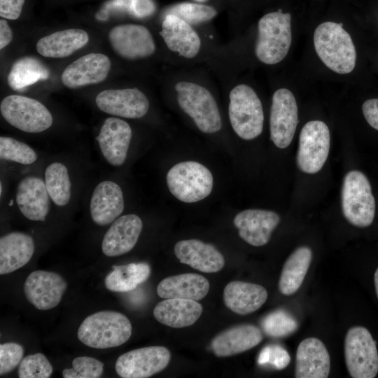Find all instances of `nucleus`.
Segmentation results:
<instances>
[{
    "label": "nucleus",
    "mask_w": 378,
    "mask_h": 378,
    "mask_svg": "<svg viewBox=\"0 0 378 378\" xmlns=\"http://www.w3.org/2000/svg\"><path fill=\"white\" fill-rule=\"evenodd\" d=\"M298 326V321L288 312L277 309L265 316L261 327L265 334L273 337H282L294 332Z\"/></svg>",
    "instance_id": "nucleus-35"
},
{
    "label": "nucleus",
    "mask_w": 378,
    "mask_h": 378,
    "mask_svg": "<svg viewBox=\"0 0 378 378\" xmlns=\"http://www.w3.org/2000/svg\"><path fill=\"white\" fill-rule=\"evenodd\" d=\"M330 369V355L320 340L308 337L299 344L296 351V378H326Z\"/></svg>",
    "instance_id": "nucleus-20"
},
{
    "label": "nucleus",
    "mask_w": 378,
    "mask_h": 378,
    "mask_svg": "<svg viewBox=\"0 0 378 378\" xmlns=\"http://www.w3.org/2000/svg\"><path fill=\"white\" fill-rule=\"evenodd\" d=\"M132 134L131 127L125 120L114 117L104 120L97 141L102 155L110 164L117 167L125 162Z\"/></svg>",
    "instance_id": "nucleus-18"
},
{
    "label": "nucleus",
    "mask_w": 378,
    "mask_h": 378,
    "mask_svg": "<svg viewBox=\"0 0 378 378\" xmlns=\"http://www.w3.org/2000/svg\"><path fill=\"white\" fill-rule=\"evenodd\" d=\"M166 179L170 192L186 203L196 202L209 196L214 183L209 169L195 161L175 164L167 172Z\"/></svg>",
    "instance_id": "nucleus-7"
},
{
    "label": "nucleus",
    "mask_w": 378,
    "mask_h": 378,
    "mask_svg": "<svg viewBox=\"0 0 378 378\" xmlns=\"http://www.w3.org/2000/svg\"><path fill=\"white\" fill-rule=\"evenodd\" d=\"M23 347L15 342H6L0 345V374L3 375L14 370L22 360Z\"/></svg>",
    "instance_id": "nucleus-41"
},
{
    "label": "nucleus",
    "mask_w": 378,
    "mask_h": 378,
    "mask_svg": "<svg viewBox=\"0 0 378 378\" xmlns=\"http://www.w3.org/2000/svg\"><path fill=\"white\" fill-rule=\"evenodd\" d=\"M267 296V291L262 286L241 281H232L223 290L225 306L240 315L257 311L266 302Z\"/></svg>",
    "instance_id": "nucleus-26"
},
{
    "label": "nucleus",
    "mask_w": 378,
    "mask_h": 378,
    "mask_svg": "<svg viewBox=\"0 0 378 378\" xmlns=\"http://www.w3.org/2000/svg\"><path fill=\"white\" fill-rule=\"evenodd\" d=\"M292 40L291 16L281 10L262 16L258 24L255 53L266 64H275L287 55Z\"/></svg>",
    "instance_id": "nucleus-3"
},
{
    "label": "nucleus",
    "mask_w": 378,
    "mask_h": 378,
    "mask_svg": "<svg viewBox=\"0 0 378 378\" xmlns=\"http://www.w3.org/2000/svg\"><path fill=\"white\" fill-rule=\"evenodd\" d=\"M104 279L106 288L113 292H128L146 281L150 276V267L145 262L113 265Z\"/></svg>",
    "instance_id": "nucleus-32"
},
{
    "label": "nucleus",
    "mask_w": 378,
    "mask_h": 378,
    "mask_svg": "<svg viewBox=\"0 0 378 378\" xmlns=\"http://www.w3.org/2000/svg\"><path fill=\"white\" fill-rule=\"evenodd\" d=\"M45 183L50 197L57 206L66 205L71 198V181L66 167L60 162L49 164L45 171Z\"/></svg>",
    "instance_id": "nucleus-34"
},
{
    "label": "nucleus",
    "mask_w": 378,
    "mask_h": 378,
    "mask_svg": "<svg viewBox=\"0 0 378 378\" xmlns=\"http://www.w3.org/2000/svg\"><path fill=\"white\" fill-rule=\"evenodd\" d=\"M344 357L348 372L353 378H374L378 372V351L370 331L354 326L346 332Z\"/></svg>",
    "instance_id": "nucleus-9"
},
{
    "label": "nucleus",
    "mask_w": 378,
    "mask_h": 378,
    "mask_svg": "<svg viewBox=\"0 0 378 378\" xmlns=\"http://www.w3.org/2000/svg\"><path fill=\"white\" fill-rule=\"evenodd\" d=\"M89 41L88 34L80 29L57 31L42 37L36 43V50L42 56L63 58L72 55L85 46Z\"/></svg>",
    "instance_id": "nucleus-30"
},
{
    "label": "nucleus",
    "mask_w": 378,
    "mask_h": 378,
    "mask_svg": "<svg viewBox=\"0 0 378 378\" xmlns=\"http://www.w3.org/2000/svg\"><path fill=\"white\" fill-rule=\"evenodd\" d=\"M95 101L103 112L126 118H141L149 109L148 98L136 88L105 90L97 95Z\"/></svg>",
    "instance_id": "nucleus-15"
},
{
    "label": "nucleus",
    "mask_w": 378,
    "mask_h": 378,
    "mask_svg": "<svg viewBox=\"0 0 378 378\" xmlns=\"http://www.w3.org/2000/svg\"><path fill=\"white\" fill-rule=\"evenodd\" d=\"M13 32L7 21L0 20V49L2 50L12 41Z\"/></svg>",
    "instance_id": "nucleus-44"
},
{
    "label": "nucleus",
    "mask_w": 378,
    "mask_h": 378,
    "mask_svg": "<svg viewBox=\"0 0 378 378\" xmlns=\"http://www.w3.org/2000/svg\"><path fill=\"white\" fill-rule=\"evenodd\" d=\"M104 371V363L90 356H79L72 361V368L64 369V378H98Z\"/></svg>",
    "instance_id": "nucleus-39"
},
{
    "label": "nucleus",
    "mask_w": 378,
    "mask_h": 378,
    "mask_svg": "<svg viewBox=\"0 0 378 378\" xmlns=\"http://www.w3.org/2000/svg\"><path fill=\"white\" fill-rule=\"evenodd\" d=\"M170 358V351L164 346L142 347L120 355L115 368L122 378H146L163 370Z\"/></svg>",
    "instance_id": "nucleus-11"
},
{
    "label": "nucleus",
    "mask_w": 378,
    "mask_h": 378,
    "mask_svg": "<svg viewBox=\"0 0 378 378\" xmlns=\"http://www.w3.org/2000/svg\"><path fill=\"white\" fill-rule=\"evenodd\" d=\"M32 237L25 233L13 232L0 239V274L11 273L25 265L34 252Z\"/></svg>",
    "instance_id": "nucleus-28"
},
{
    "label": "nucleus",
    "mask_w": 378,
    "mask_h": 378,
    "mask_svg": "<svg viewBox=\"0 0 378 378\" xmlns=\"http://www.w3.org/2000/svg\"><path fill=\"white\" fill-rule=\"evenodd\" d=\"M330 131L321 120H312L302 127L299 139L297 164L307 174H315L324 165L330 149Z\"/></svg>",
    "instance_id": "nucleus-10"
},
{
    "label": "nucleus",
    "mask_w": 378,
    "mask_h": 378,
    "mask_svg": "<svg viewBox=\"0 0 378 378\" xmlns=\"http://www.w3.org/2000/svg\"><path fill=\"white\" fill-rule=\"evenodd\" d=\"M290 361V357L288 351L281 346L275 344L265 346L258 358L259 365L270 366L278 370L286 368Z\"/></svg>",
    "instance_id": "nucleus-40"
},
{
    "label": "nucleus",
    "mask_w": 378,
    "mask_h": 378,
    "mask_svg": "<svg viewBox=\"0 0 378 378\" xmlns=\"http://www.w3.org/2000/svg\"><path fill=\"white\" fill-rule=\"evenodd\" d=\"M3 118L13 127L28 133H38L52 124L49 110L36 99L11 94L3 99L0 104Z\"/></svg>",
    "instance_id": "nucleus-8"
},
{
    "label": "nucleus",
    "mask_w": 378,
    "mask_h": 378,
    "mask_svg": "<svg viewBox=\"0 0 378 378\" xmlns=\"http://www.w3.org/2000/svg\"><path fill=\"white\" fill-rule=\"evenodd\" d=\"M342 209L345 218L353 225H370L375 215V200L367 176L353 170L344 178L342 189Z\"/></svg>",
    "instance_id": "nucleus-6"
},
{
    "label": "nucleus",
    "mask_w": 378,
    "mask_h": 378,
    "mask_svg": "<svg viewBox=\"0 0 378 378\" xmlns=\"http://www.w3.org/2000/svg\"><path fill=\"white\" fill-rule=\"evenodd\" d=\"M261 330L252 324L230 328L213 338L211 349L218 357H227L246 351L262 340Z\"/></svg>",
    "instance_id": "nucleus-24"
},
{
    "label": "nucleus",
    "mask_w": 378,
    "mask_h": 378,
    "mask_svg": "<svg viewBox=\"0 0 378 378\" xmlns=\"http://www.w3.org/2000/svg\"><path fill=\"white\" fill-rule=\"evenodd\" d=\"M209 281L202 275L186 273L168 276L157 286L159 297L183 298L198 301L206 296L209 291Z\"/></svg>",
    "instance_id": "nucleus-29"
},
{
    "label": "nucleus",
    "mask_w": 378,
    "mask_h": 378,
    "mask_svg": "<svg viewBox=\"0 0 378 378\" xmlns=\"http://www.w3.org/2000/svg\"><path fill=\"white\" fill-rule=\"evenodd\" d=\"M314 45L318 56L330 70L340 74L354 70L356 48L342 24L333 22L320 24L314 33Z\"/></svg>",
    "instance_id": "nucleus-1"
},
{
    "label": "nucleus",
    "mask_w": 378,
    "mask_h": 378,
    "mask_svg": "<svg viewBox=\"0 0 378 378\" xmlns=\"http://www.w3.org/2000/svg\"><path fill=\"white\" fill-rule=\"evenodd\" d=\"M124 209V197L120 187L111 181L99 183L90 200V216L94 223L103 226L113 223Z\"/></svg>",
    "instance_id": "nucleus-25"
},
{
    "label": "nucleus",
    "mask_w": 378,
    "mask_h": 378,
    "mask_svg": "<svg viewBox=\"0 0 378 378\" xmlns=\"http://www.w3.org/2000/svg\"><path fill=\"white\" fill-rule=\"evenodd\" d=\"M177 101L181 108L204 133H215L222 126L216 102L205 88L188 81L178 82L175 85Z\"/></svg>",
    "instance_id": "nucleus-5"
},
{
    "label": "nucleus",
    "mask_w": 378,
    "mask_h": 378,
    "mask_svg": "<svg viewBox=\"0 0 378 378\" xmlns=\"http://www.w3.org/2000/svg\"><path fill=\"white\" fill-rule=\"evenodd\" d=\"M0 192H1H1H2V185H1V183L0 185Z\"/></svg>",
    "instance_id": "nucleus-47"
},
{
    "label": "nucleus",
    "mask_w": 378,
    "mask_h": 378,
    "mask_svg": "<svg viewBox=\"0 0 378 378\" xmlns=\"http://www.w3.org/2000/svg\"><path fill=\"white\" fill-rule=\"evenodd\" d=\"M194 1H195L197 2H205V1H206L208 0H194Z\"/></svg>",
    "instance_id": "nucleus-46"
},
{
    "label": "nucleus",
    "mask_w": 378,
    "mask_h": 378,
    "mask_svg": "<svg viewBox=\"0 0 378 378\" xmlns=\"http://www.w3.org/2000/svg\"><path fill=\"white\" fill-rule=\"evenodd\" d=\"M108 38L114 52L125 59L146 58L155 51V44L151 33L141 24L117 25L109 31Z\"/></svg>",
    "instance_id": "nucleus-13"
},
{
    "label": "nucleus",
    "mask_w": 378,
    "mask_h": 378,
    "mask_svg": "<svg viewBox=\"0 0 378 378\" xmlns=\"http://www.w3.org/2000/svg\"><path fill=\"white\" fill-rule=\"evenodd\" d=\"M132 327L128 318L115 311L89 315L80 325L77 336L85 345L94 349L116 347L130 338Z\"/></svg>",
    "instance_id": "nucleus-2"
},
{
    "label": "nucleus",
    "mask_w": 378,
    "mask_h": 378,
    "mask_svg": "<svg viewBox=\"0 0 378 378\" xmlns=\"http://www.w3.org/2000/svg\"><path fill=\"white\" fill-rule=\"evenodd\" d=\"M362 111L368 123L378 131V98L366 100L363 104Z\"/></svg>",
    "instance_id": "nucleus-43"
},
{
    "label": "nucleus",
    "mask_w": 378,
    "mask_h": 378,
    "mask_svg": "<svg viewBox=\"0 0 378 378\" xmlns=\"http://www.w3.org/2000/svg\"><path fill=\"white\" fill-rule=\"evenodd\" d=\"M374 283L376 294L378 298V268L376 270L374 275Z\"/></svg>",
    "instance_id": "nucleus-45"
},
{
    "label": "nucleus",
    "mask_w": 378,
    "mask_h": 378,
    "mask_svg": "<svg viewBox=\"0 0 378 378\" xmlns=\"http://www.w3.org/2000/svg\"><path fill=\"white\" fill-rule=\"evenodd\" d=\"M312 259L307 246L298 248L285 262L279 281V289L285 295H291L301 286Z\"/></svg>",
    "instance_id": "nucleus-31"
},
{
    "label": "nucleus",
    "mask_w": 378,
    "mask_h": 378,
    "mask_svg": "<svg viewBox=\"0 0 378 378\" xmlns=\"http://www.w3.org/2000/svg\"><path fill=\"white\" fill-rule=\"evenodd\" d=\"M228 115L234 132L244 140H251L262 132L264 114L261 102L248 85L240 84L230 92Z\"/></svg>",
    "instance_id": "nucleus-4"
},
{
    "label": "nucleus",
    "mask_w": 378,
    "mask_h": 378,
    "mask_svg": "<svg viewBox=\"0 0 378 378\" xmlns=\"http://www.w3.org/2000/svg\"><path fill=\"white\" fill-rule=\"evenodd\" d=\"M48 77L49 70L43 63L34 57H24L13 63L8 84L13 90H20Z\"/></svg>",
    "instance_id": "nucleus-33"
},
{
    "label": "nucleus",
    "mask_w": 378,
    "mask_h": 378,
    "mask_svg": "<svg viewBox=\"0 0 378 378\" xmlns=\"http://www.w3.org/2000/svg\"><path fill=\"white\" fill-rule=\"evenodd\" d=\"M167 14H174L189 24H198L211 20L217 15V11L210 6L183 2L172 6Z\"/></svg>",
    "instance_id": "nucleus-37"
},
{
    "label": "nucleus",
    "mask_w": 378,
    "mask_h": 378,
    "mask_svg": "<svg viewBox=\"0 0 378 378\" xmlns=\"http://www.w3.org/2000/svg\"><path fill=\"white\" fill-rule=\"evenodd\" d=\"M143 223L135 214H127L116 218L105 233L102 243L103 253L108 257L121 255L136 245Z\"/></svg>",
    "instance_id": "nucleus-19"
},
{
    "label": "nucleus",
    "mask_w": 378,
    "mask_h": 378,
    "mask_svg": "<svg viewBox=\"0 0 378 378\" xmlns=\"http://www.w3.org/2000/svg\"><path fill=\"white\" fill-rule=\"evenodd\" d=\"M174 253L181 263L205 273L217 272L225 265L223 255L214 245L197 239L178 241Z\"/></svg>",
    "instance_id": "nucleus-21"
},
{
    "label": "nucleus",
    "mask_w": 378,
    "mask_h": 378,
    "mask_svg": "<svg viewBox=\"0 0 378 378\" xmlns=\"http://www.w3.org/2000/svg\"><path fill=\"white\" fill-rule=\"evenodd\" d=\"M25 0H0V16L5 19L17 20L22 12Z\"/></svg>",
    "instance_id": "nucleus-42"
},
{
    "label": "nucleus",
    "mask_w": 378,
    "mask_h": 378,
    "mask_svg": "<svg viewBox=\"0 0 378 378\" xmlns=\"http://www.w3.org/2000/svg\"><path fill=\"white\" fill-rule=\"evenodd\" d=\"M111 65L106 55L89 53L69 64L63 71L61 80L63 85L70 89L100 83L107 78Z\"/></svg>",
    "instance_id": "nucleus-16"
},
{
    "label": "nucleus",
    "mask_w": 378,
    "mask_h": 378,
    "mask_svg": "<svg viewBox=\"0 0 378 378\" xmlns=\"http://www.w3.org/2000/svg\"><path fill=\"white\" fill-rule=\"evenodd\" d=\"M49 197L45 182L38 177L26 176L18 185L16 202L21 213L29 220H46L50 209Z\"/></svg>",
    "instance_id": "nucleus-23"
},
{
    "label": "nucleus",
    "mask_w": 378,
    "mask_h": 378,
    "mask_svg": "<svg viewBox=\"0 0 378 378\" xmlns=\"http://www.w3.org/2000/svg\"><path fill=\"white\" fill-rule=\"evenodd\" d=\"M279 221V216L274 211L251 209L238 213L233 223L243 240L251 246H261L269 241Z\"/></svg>",
    "instance_id": "nucleus-17"
},
{
    "label": "nucleus",
    "mask_w": 378,
    "mask_h": 378,
    "mask_svg": "<svg viewBox=\"0 0 378 378\" xmlns=\"http://www.w3.org/2000/svg\"><path fill=\"white\" fill-rule=\"evenodd\" d=\"M52 373V365L41 353L27 356L22 358L18 368L20 378H48Z\"/></svg>",
    "instance_id": "nucleus-38"
},
{
    "label": "nucleus",
    "mask_w": 378,
    "mask_h": 378,
    "mask_svg": "<svg viewBox=\"0 0 378 378\" xmlns=\"http://www.w3.org/2000/svg\"><path fill=\"white\" fill-rule=\"evenodd\" d=\"M203 312L197 301L183 298H167L153 309L155 318L167 326L181 328L194 324Z\"/></svg>",
    "instance_id": "nucleus-27"
},
{
    "label": "nucleus",
    "mask_w": 378,
    "mask_h": 378,
    "mask_svg": "<svg viewBox=\"0 0 378 378\" xmlns=\"http://www.w3.org/2000/svg\"><path fill=\"white\" fill-rule=\"evenodd\" d=\"M67 284L59 274L44 270L32 272L24 284L27 300L39 310L51 309L59 304Z\"/></svg>",
    "instance_id": "nucleus-14"
},
{
    "label": "nucleus",
    "mask_w": 378,
    "mask_h": 378,
    "mask_svg": "<svg viewBox=\"0 0 378 378\" xmlns=\"http://www.w3.org/2000/svg\"><path fill=\"white\" fill-rule=\"evenodd\" d=\"M298 122V106L293 94L286 88L272 96L270 118V138L275 146L285 148L291 143Z\"/></svg>",
    "instance_id": "nucleus-12"
},
{
    "label": "nucleus",
    "mask_w": 378,
    "mask_h": 378,
    "mask_svg": "<svg viewBox=\"0 0 378 378\" xmlns=\"http://www.w3.org/2000/svg\"><path fill=\"white\" fill-rule=\"evenodd\" d=\"M160 34L168 48L186 58L195 57L200 52L201 40L190 24L174 15L164 18Z\"/></svg>",
    "instance_id": "nucleus-22"
},
{
    "label": "nucleus",
    "mask_w": 378,
    "mask_h": 378,
    "mask_svg": "<svg viewBox=\"0 0 378 378\" xmlns=\"http://www.w3.org/2000/svg\"><path fill=\"white\" fill-rule=\"evenodd\" d=\"M1 160L30 164L37 160L35 150L27 144L9 136L0 137Z\"/></svg>",
    "instance_id": "nucleus-36"
}]
</instances>
